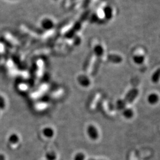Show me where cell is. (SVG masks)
<instances>
[{
  "mask_svg": "<svg viewBox=\"0 0 160 160\" xmlns=\"http://www.w3.org/2000/svg\"><path fill=\"white\" fill-rule=\"evenodd\" d=\"M97 21H98V17L97 15L96 14L92 15L90 18V22L92 23H95V22H97Z\"/></svg>",
  "mask_w": 160,
  "mask_h": 160,
  "instance_id": "e0dca14e",
  "label": "cell"
},
{
  "mask_svg": "<svg viewBox=\"0 0 160 160\" xmlns=\"http://www.w3.org/2000/svg\"><path fill=\"white\" fill-rule=\"evenodd\" d=\"M87 134L88 137L92 139V140H96L98 138V132L97 128L93 125H89L87 127Z\"/></svg>",
  "mask_w": 160,
  "mask_h": 160,
  "instance_id": "6da1fadb",
  "label": "cell"
},
{
  "mask_svg": "<svg viewBox=\"0 0 160 160\" xmlns=\"http://www.w3.org/2000/svg\"><path fill=\"white\" fill-rule=\"evenodd\" d=\"M85 155L82 152H79L75 155L74 160H85Z\"/></svg>",
  "mask_w": 160,
  "mask_h": 160,
  "instance_id": "2e32d148",
  "label": "cell"
},
{
  "mask_svg": "<svg viewBox=\"0 0 160 160\" xmlns=\"http://www.w3.org/2000/svg\"><path fill=\"white\" fill-rule=\"evenodd\" d=\"M138 93V92L137 90H136V89H133L131 91H130V92L128 94L127 97H126V99H127L128 102H129V103L132 102L134 100V98L137 97Z\"/></svg>",
  "mask_w": 160,
  "mask_h": 160,
  "instance_id": "8992f818",
  "label": "cell"
},
{
  "mask_svg": "<svg viewBox=\"0 0 160 160\" xmlns=\"http://www.w3.org/2000/svg\"><path fill=\"white\" fill-rule=\"evenodd\" d=\"M41 26L43 29H45L46 30H51L53 28L54 23L51 19L46 18H44L41 22Z\"/></svg>",
  "mask_w": 160,
  "mask_h": 160,
  "instance_id": "7a4b0ae2",
  "label": "cell"
},
{
  "mask_svg": "<svg viewBox=\"0 0 160 160\" xmlns=\"http://www.w3.org/2000/svg\"><path fill=\"white\" fill-rule=\"evenodd\" d=\"M123 116L127 118L130 119L133 116V112L131 109H127L123 112Z\"/></svg>",
  "mask_w": 160,
  "mask_h": 160,
  "instance_id": "4fadbf2b",
  "label": "cell"
},
{
  "mask_svg": "<svg viewBox=\"0 0 160 160\" xmlns=\"http://www.w3.org/2000/svg\"><path fill=\"white\" fill-rule=\"evenodd\" d=\"M133 62L135 63L138 64V65H140V64H142L144 62L145 58L142 55H135L133 57Z\"/></svg>",
  "mask_w": 160,
  "mask_h": 160,
  "instance_id": "30bf717a",
  "label": "cell"
},
{
  "mask_svg": "<svg viewBox=\"0 0 160 160\" xmlns=\"http://www.w3.org/2000/svg\"><path fill=\"white\" fill-rule=\"evenodd\" d=\"M0 160H6L5 156L2 154H0Z\"/></svg>",
  "mask_w": 160,
  "mask_h": 160,
  "instance_id": "ac0fdd59",
  "label": "cell"
},
{
  "mask_svg": "<svg viewBox=\"0 0 160 160\" xmlns=\"http://www.w3.org/2000/svg\"><path fill=\"white\" fill-rule=\"evenodd\" d=\"M94 52L98 57H102L104 53L103 46H101L100 45H97L94 48Z\"/></svg>",
  "mask_w": 160,
  "mask_h": 160,
  "instance_id": "ba28073f",
  "label": "cell"
},
{
  "mask_svg": "<svg viewBox=\"0 0 160 160\" xmlns=\"http://www.w3.org/2000/svg\"><path fill=\"white\" fill-rule=\"evenodd\" d=\"M103 12L106 18L110 20L113 17V10L110 7H106L104 8Z\"/></svg>",
  "mask_w": 160,
  "mask_h": 160,
  "instance_id": "52a82bcc",
  "label": "cell"
},
{
  "mask_svg": "<svg viewBox=\"0 0 160 160\" xmlns=\"http://www.w3.org/2000/svg\"><path fill=\"white\" fill-rule=\"evenodd\" d=\"M19 140H20L19 137L16 133H12L8 138V142L11 144H13V145L17 144L19 142Z\"/></svg>",
  "mask_w": 160,
  "mask_h": 160,
  "instance_id": "9c48e42d",
  "label": "cell"
},
{
  "mask_svg": "<svg viewBox=\"0 0 160 160\" xmlns=\"http://www.w3.org/2000/svg\"><path fill=\"white\" fill-rule=\"evenodd\" d=\"M109 60L112 62H116V63H119L122 61V58L118 56V55H110L108 57Z\"/></svg>",
  "mask_w": 160,
  "mask_h": 160,
  "instance_id": "7c38bea8",
  "label": "cell"
},
{
  "mask_svg": "<svg viewBox=\"0 0 160 160\" xmlns=\"http://www.w3.org/2000/svg\"><path fill=\"white\" fill-rule=\"evenodd\" d=\"M78 81L80 85L84 87H87L90 84V80L86 75H80L78 78Z\"/></svg>",
  "mask_w": 160,
  "mask_h": 160,
  "instance_id": "3957f363",
  "label": "cell"
},
{
  "mask_svg": "<svg viewBox=\"0 0 160 160\" xmlns=\"http://www.w3.org/2000/svg\"><path fill=\"white\" fill-rule=\"evenodd\" d=\"M46 160H57V155L55 154V153L53 152H48L46 155Z\"/></svg>",
  "mask_w": 160,
  "mask_h": 160,
  "instance_id": "5bb4252c",
  "label": "cell"
},
{
  "mask_svg": "<svg viewBox=\"0 0 160 160\" xmlns=\"http://www.w3.org/2000/svg\"><path fill=\"white\" fill-rule=\"evenodd\" d=\"M159 97L155 93H152L149 94L148 97V102L151 104H155L158 102Z\"/></svg>",
  "mask_w": 160,
  "mask_h": 160,
  "instance_id": "5b68a950",
  "label": "cell"
},
{
  "mask_svg": "<svg viewBox=\"0 0 160 160\" xmlns=\"http://www.w3.org/2000/svg\"><path fill=\"white\" fill-rule=\"evenodd\" d=\"M6 103L4 98L2 96H0V109L4 110L6 108Z\"/></svg>",
  "mask_w": 160,
  "mask_h": 160,
  "instance_id": "9a60e30c",
  "label": "cell"
},
{
  "mask_svg": "<svg viewBox=\"0 0 160 160\" xmlns=\"http://www.w3.org/2000/svg\"><path fill=\"white\" fill-rule=\"evenodd\" d=\"M151 80L154 83H157L160 80V68L157 69L152 75Z\"/></svg>",
  "mask_w": 160,
  "mask_h": 160,
  "instance_id": "8fae6325",
  "label": "cell"
},
{
  "mask_svg": "<svg viewBox=\"0 0 160 160\" xmlns=\"http://www.w3.org/2000/svg\"><path fill=\"white\" fill-rule=\"evenodd\" d=\"M42 133L43 134V135L45 137L48 138H51L54 136L55 132L53 129L51 128V127H46L43 129Z\"/></svg>",
  "mask_w": 160,
  "mask_h": 160,
  "instance_id": "277c9868",
  "label": "cell"
}]
</instances>
